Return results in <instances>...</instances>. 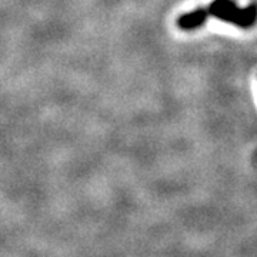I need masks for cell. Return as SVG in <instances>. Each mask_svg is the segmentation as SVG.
<instances>
[{
  "label": "cell",
  "instance_id": "obj_1",
  "mask_svg": "<svg viewBox=\"0 0 257 257\" xmlns=\"http://www.w3.org/2000/svg\"><path fill=\"white\" fill-rule=\"evenodd\" d=\"M210 16L226 20L229 23L237 25L240 28H248L254 23L257 16V9L250 6L247 9H241L231 0H216L207 9L194 10L192 13H186L179 19L177 25L182 29H194L204 23Z\"/></svg>",
  "mask_w": 257,
  "mask_h": 257
}]
</instances>
